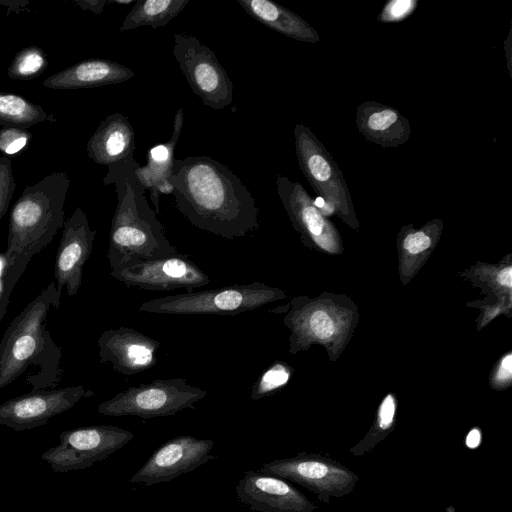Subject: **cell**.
Listing matches in <instances>:
<instances>
[{"label": "cell", "mask_w": 512, "mask_h": 512, "mask_svg": "<svg viewBox=\"0 0 512 512\" xmlns=\"http://www.w3.org/2000/svg\"><path fill=\"white\" fill-rule=\"evenodd\" d=\"M169 182L175 207L193 226L228 240L260 228L252 193L219 161L208 156L174 159Z\"/></svg>", "instance_id": "cell-1"}, {"label": "cell", "mask_w": 512, "mask_h": 512, "mask_svg": "<svg viewBox=\"0 0 512 512\" xmlns=\"http://www.w3.org/2000/svg\"><path fill=\"white\" fill-rule=\"evenodd\" d=\"M70 186L66 172H52L26 186L12 207L0 287V321L12 291L32 257L40 253L65 222L64 206Z\"/></svg>", "instance_id": "cell-2"}, {"label": "cell", "mask_w": 512, "mask_h": 512, "mask_svg": "<svg viewBox=\"0 0 512 512\" xmlns=\"http://www.w3.org/2000/svg\"><path fill=\"white\" fill-rule=\"evenodd\" d=\"M133 156L108 165L105 185H114L117 204L111 222L107 259L111 271L145 260L176 255L146 190L135 175Z\"/></svg>", "instance_id": "cell-3"}, {"label": "cell", "mask_w": 512, "mask_h": 512, "mask_svg": "<svg viewBox=\"0 0 512 512\" xmlns=\"http://www.w3.org/2000/svg\"><path fill=\"white\" fill-rule=\"evenodd\" d=\"M60 298L55 282H51L5 330L0 340V389L32 366L38 368L30 384L33 391L59 383L61 349L47 330V318L51 309H58Z\"/></svg>", "instance_id": "cell-4"}, {"label": "cell", "mask_w": 512, "mask_h": 512, "mask_svg": "<svg viewBox=\"0 0 512 512\" xmlns=\"http://www.w3.org/2000/svg\"><path fill=\"white\" fill-rule=\"evenodd\" d=\"M283 297L282 290L262 282H253L154 298L143 302L139 311L174 316H234L259 309Z\"/></svg>", "instance_id": "cell-5"}, {"label": "cell", "mask_w": 512, "mask_h": 512, "mask_svg": "<svg viewBox=\"0 0 512 512\" xmlns=\"http://www.w3.org/2000/svg\"><path fill=\"white\" fill-rule=\"evenodd\" d=\"M207 392L186 379H157L132 386L98 405L105 416H136L142 419L172 416L184 409H194Z\"/></svg>", "instance_id": "cell-6"}, {"label": "cell", "mask_w": 512, "mask_h": 512, "mask_svg": "<svg viewBox=\"0 0 512 512\" xmlns=\"http://www.w3.org/2000/svg\"><path fill=\"white\" fill-rule=\"evenodd\" d=\"M133 438L131 431L112 425L78 427L63 431L59 444L46 450L41 459L54 472L82 470L106 459Z\"/></svg>", "instance_id": "cell-7"}, {"label": "cell", "mask_w": 512, "mask_h": 512, "mask_svg": "<svg viewBox=\"0 0 512 512\" xmlns=\"http://www.w3.org/2000/svg\"><path fill=\"white\" fill-rule=\"evenodd\" d=\"M173 55L202 103L221 110L231 105L233 83L215 53L194 36L175 33Z\"/></svg>", "instance_id": "cell-8"}, {"label": "cell", "mask_w": 512, "mask_h": 512, "mask_svg": "<svg viewBox=\"0 0 512 512\" xmlns=\"http://www.w3.org/2000/svg\"><path fill=\"white\" fill-rule=\"evenodd\" d=\"M293 133L298 164L311 187L332 208L350 213L351 197L336 161L308 126L298 123Z\"/></svg>", "instance_id": "cell-9"}, {"label": "cell", "mask_w": 512, "mask_h": 512, "mask_svg": "<svg viewBox=\"0 0 512 512\" xmlns=\"http://www.w3.org/2000/svg\"><path fill=\"white\" fill-rule=\"evenodd\" d=\"M260 472L289 480L314 492L323 501L349 494L358 477L341 464L313 454H299L263 464Z\"/></svg>", "instance_id": "cell-10"}, {"label": "cell", "mask_w": 512, "mask_h": 512, "mask_svg": "<svg viewBox=\"0 0 512 512\" xmlns=\"http://www.w3.org/2000/svg\"><path fill=\"white\" fill-rule=\"evenodd\" d=\"M110 275L127 287L149 291L185 288L192 292L210 280L188 255L178 253L165 258L139 261L110 271Z\"/></svg>", "instance_id": "cell-11"}, {"label": "cell", "mask_w": 512, "mask_h": 512, "mask_svg": "<svg viewBox=\"0 0 512 512\" xmlns=\"http://www.w3.org/2000/svg\"><path fill=\"white\" fill-rule=\"evenodd\" d=\"M93 395L82 385L31 391L0 405V425L15 431L31 430Z\"/></svg>", "instance_id": "cell-12"}, {"label": "cell", "mask_w": 512, "mask_h": 512, "mask_svg": "<svg viewBox=\"0 0 512 512\" xmlns=\"http://www.w3.org/2000/svg\"><path fill=\"white\" fill-rule=\"evenodd\" d=\"M213 447L212 440L189 435L170 439L154 451L129 481L146 486L171 481L214 459Z\"/></svg>", "instance_id": "cell-13"}, {"label": "cell", "mask_w": 512, "mask_h": 512, "mask_svg": "<svg viewBox=\"0 0 512 512\" xmlns=\"http://www.w3.org/2000/svg\"><path fill=\"white\" fill-rule=\"evenodd\" d=\"M96 230L89 226L88 218L81 208H76L65 220L55 259V285L58 293L63 288L74 296L81 287L83 267L90 257Z\"/></svg>", "instance_id": "cell-14"}, {"label": "cell", "mask_w": 512, "mask_h": 512, "mask_svg": "<svg viewBox=\"0 0 512 512\" xmlns=\"http://www.w3.org/2000/svg\"><path fill=\"white\" fill-rule=\"evenodd\" d=\"M98 356L123 375L132 376L152 368L157 362L160 343L128 327L104 331L97 341Z\"/></svg>", "instance_id": "cell-15"}, {"label": "cell", "mask_w": 512, "mask_h": 512, "mask_svg": "<svg viewBox=\"0 0 512 512\" xmlns=\"http://www.w3.org/2000/svg\"><path fill=\"white\" fill-rule=\"evenodd\" d=\"M238 500L258 512H313L317 507L286 480L248 471L236 485Z\"/></svg>", "instance_id": "cell-16"}, {"label": "cell", "mask_w": 512, "mask_h": 512, "mask_svg": "<svg viewBox=\"0 0 512 512\" xmlns=\"http://www.w3.org/2000/svg\"><path fill=\"white\" fill-rule=\"evenodd\" d=\"M183 120V109L179 108L174 116L170 139L150 148L147 151L146 164L144 166L138 164L135 168V175L146 192H149V199L157 214L160 211V195L172 194L173 191L169 178L173 168L175 147L183 128Z\"/></svg>", "instance_id": "cell-17"}, {"label": "cell", "mask_w": 512, "mask_h": 512, "mask_svg": "<svg viewBox=\"0 0 512 512\" xmlns=\"http://www.w3.org/2000/svg\"><path fill=\"white\" fill-rule=\"evenodd\" d=\"M134 72L107 59H88L59 71L43 81L49 89H83L118 84L130 80Z\"/></svg>", "instance_id": "cell-18"}, {"label": "cell", "mask_w": 512, "mask_h": 512, "mask_svg": "<svg viewBox=\"0 0 512 512\" xmlns=\"http://www.w3.org/2000/svg\"><path fill=\"white\" fill-rule=\"evenodd\" d=\"M356 124L366 139L382 147L404 144L411 132L408 119L398 110L375 101L358 106Z\"/></svg>", "instance_id": "cell-19"}, {"label": "cell", "mask_w": 512, "mask_h": 512, "mask_svg": "<svg viewBox=\"0 0 512 512\" xmlns=\"http://www.w3.org/2000/svg\"><path fill=\"white\" fill-rule=\"evenodd\" d=\"M86 150L95 163L106 166L133 156L135 132L128 118L120 113L108 115L88 140Z\"/></svg>", "instance_id": "cell-20"}, {"label": "cell", "mask_w": 512, "mask_h": 512, "mask_svg": "<svg viewBox=\"0 0 512 512\" xmlns=\"http://www.w3.org/2000/svg\"><path fill=\"white\" fill-rule=\"evenodd\" d=\"M244 11L264 26L289 38L316 43L317 31L299 15L270 0H238Z\"/></svg>", "instance_id": "cell-21"}, {"label": "cell", "mask_w": 512, "mask_h": 512, "mask_svg": "<svg viewBox=\"0 0 512 512\" xmlns=\"http://www.w3.org/2000/svg\"><path fill=\"white\" fill-rule=\"evenodd\" d=\"M188 3L189 0H137L124 18L120 31L141 26H165L180 14Z\"/></svg>", "instance_id": "cell-22"}, {"label": "cell", "mask_w": 512, "mask_h": 512, "mask_svg": "<svg viewBox=\"0 0 512 512\" xmlns=\"http://www.w3.org/2000/svg\"><path fill=\"white\" fill-rule=\"evenodd\" d=\"M46 121L54 122L55 119L42 106L21 95L0 92V125L3 127L27 129Z\"/></svg>", "instance_id": "cell-23"}, {"label": "cell", "mask_w": 512, "mask_h": 512, "mask_svg": "<svg viewBox=\"0 0 512 512\" xmlns=\"http://www.w3.org/2000/svg\"><path fill=\"white\" fill-rule=\"evenodd\" d=\"M47 66L45 52L40 47L32 45L21 49L14 56L7 69V75L12 80L31 79L42 74Z\"/></svg>", "instance_id": "cell-24"}, {"label": "cell", "mask_w": 512, "mask_h": 512, "mask_svg": "<svg viewBox=\"0 0 512 512\" xmlns=\"http://www.w3.org/2000/svg\"><path fill=\"white\" fill-rule=\"evenodd\" d=\"M291 376L289 367L280 361L274 362L258 377L252 386V401L264 399L286 385Z\"/></svg>", "instance_id": "cell-25"}, {"label": "cell", "mask_w": 512, "mask_h": 512, "mask_svg": "<svg viewBox=\"0 0 512 512\" xmlns=\"http://www.w3.org/2000/svg\"><path fill=\"white\" fill-rule=\"evenodd\" d=\"M16 188L12 163L8 156L0 157V220L6 214Z\"/></svg>", "instance_id": "cell-26"}, {"label": "cell", "mask_w": 512, "mask_h": 512, "mask_svg": "<svg viewBox=\"0 0 512 512\" xmlns=\"http://www.w3.org/2000/svg\"><path fill=\"white\" fill-rule=\"evenodd\" d=\"M32 134L24 128L3 127L0 129V151L5 155L20 152L31 140Z\"/></svg>", "instance_id": "cell-27"}, {"label": "cell", "mask_w": 512, "mask_h": 512, "mask_svg": "<svg viewBox=\"0 0 512 512\" xmlns=\"http://www.w3.org/2000/svg\"><path fill=\"white\" fill-rule=\"evenodd\" d=\"M417 3L415 0H391L383 7L378 21L383 23L401 21L416 9Z\"/></svg>", "instance_id": "cell-28"}, {"label": "cell", "mask_w": 512, "mask_h": 512, "mask_svg": "<svg viewBox=\"0 0 512 512\" xmlns=\"http://www.w3.org/2000/svg\"><path fill=\"white\" fill-rule=\"evenodd\" d=\"M404 248L411 254L420 253L431 245L429 236L423 231L410 233L404 239Z\"/></svg>", "instance_id": "cell-29"}, {"label": "cell", "mask_w": 512, "mask_h": 512, "mask_svg": "<svg viewBox=\"0 0 512 512\" xmlns=\"http://www.w3.org/2000/svg\"><path fill=\"white\" fill-rule=\"evenodd\" d=\"M395 402L392 395H388L382 402L378 413V427L381 431L389 429L393 423Z\"/></svg>", "instance_id": "cell-30"}, {"label": "cell", "mask_w": 512, "mask_h": 512, "mask_svg": "<svg viewBox=\"0 0 512 512\" xmlns=\"http://www.w3.org/2000/svg\"><path fill=\"white\" fill-rule=\"evenodd\" d=\"M75 4L79 5L84 10L92 11L95 14H101L108 4L106 0H78Z\"/></svg>", "instance_id": "cell-31"}, {"label": "cell", "mask_w": 512, "mask_h": 512, "mask_svg": "<svg viewBox=\"0 0 512 512\" xmlns=\"http://www.w3.org/2000/svg\"><path fill=\"white\" fill-rule=\"evenodd\" d=\"M512 355L508 354L503 358L501 365L498 370L497 378L499 380H508L511 377L512 372Z\"/></svg>", "instance_id": "cell-32"}, {"label": "cell", "mask_w": 512, "mask_h": 512, "mask_svg": "<svg viewBox=\"0 0 512 512\" xmlns=\"http://www.w3.org/2000/svg\"><path fill=\"white\" fill-rule=\"evenodd\" d=\"M497 281L499 284L510 288L512 285V268L507 267L501 270L497 275Z\"/></svg>", "instance_id": "cell-33"}, {"label": "cell", "mask_w": 512, "mask_h": 512, "mask_svg": "<svg viewBox=\"0 0 512 512\" xmlns=\"http://www.w3.org/2000/svg\"><path fill=\"white\" fill-rule=\"evenodd\" d=\"M481 443V432L478 429H472L466 437V445L470 449H475Z\"/></svg>", "instance_id": "cell-34"}, {"label": "cell", "mask_w": 512, "mask_h": 512, "mask_svg": "<svg viewBox=\"0 0 512 512\" xmlns=\"http://www.w3.org/2000/svg\"><path fill=\"white\" fill-rule=\"evenodd\" d=\"M132 2V0H110L108 1V3H115V4H122V5H126V4H130Z\"/></svg>", "instance_id": "cell-35"}]
</instances>
